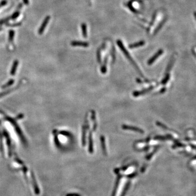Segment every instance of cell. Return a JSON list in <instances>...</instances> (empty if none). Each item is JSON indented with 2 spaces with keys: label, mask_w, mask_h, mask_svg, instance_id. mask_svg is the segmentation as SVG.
<instances>
[{
  "label": "cell",
  "mask_w": 196,
  "mask_h": 196,
  "mask_svg": "<svg viewBox=\"0 0 196 196\" xmlns=\"http://www.w3.org/2000/svg\"><path fill=\"white\" fill-rule=\"evenodd\" d=\"M81 29H82L83 36L85 38H86L87 37V26L85 23H82L81 25Z\"/></svg>",
  "instance_id": "obj_15"
},
{
  "label": "cell",
  "mask_w": 196,
  "mask_h": 196,
  "mask_svg": "<svg viewBox=\"0 0 196 196\" xmlns=\"http://www.w3.org/2000/svg\"><path fill=\"white\" fill-rule=\"evenodd\" d=\"M89 152L90 153H93V137L92 131L89 132Z\"/></svg>",
  "instance_id": "obj_9"
},
{
  "label": "cell",
  "mask_w": 196,
  "mask_h": 196,
  "mask_svg": "<svg viewBox=\"0 0 196 196\" xmlns=\"http://www.w3.org/2000/svg\"><path fill=\"white\" fill-rule=\"evenodd\" d=\"M72 45L73 47H88L89 43L84 41H74L72 42Z\"/></svg>",
  "instance_id": "obj_7"
},
{
  "label": "cell",
  "mask_w": 196,
  "mask_h": 196,
  "mask_svg": "<svg viewBox=\"0 0 196 196\" xmlns=\"http://www.w3.org/2000/svg\"><path fill=\"white\" fill-rule=\"evenodd\" d=\"M60 134L66 136H70V133L67 131H62L60 132Z\"/></svg>",
  "instance_id": "obj_20"
},
{
  "label": "cell",
  "mask_w": 196,
  "mask_h": 196,
  "mask_svg": "<svg viewBox=\"0 0 196 196\" xmlns=\"http://www.w3.org/2000/svg\"><path fill=\"white\" fill-rule=\"evenodd\" d=\"M91 119L93 121V130L94 131H96V128H97V122H96V112L94 110L91 111Z\"/></svg>",
  "instance_id": "obj_8"
},
{
  "label": "cell",
  "mask_w": 196,
  "mask_h": 196,
  "mask_svg": "<svg viewBox=\"0 0 196 196\" xmlns=\"http://www.w3.org/2000/svg\"><path fill=\"white\" fill-rule=\"evenodd\" d=\"M174 59H171V61H170V62L169 65H168L166 71V74L169 73L170 71V69H171V68H172V66H173V63H174Z\"/></svg>",
  "instance_id": "obj_17"
},
{
  "label": "cell",
  "mask_w": 196,
  "mask_h": 196,
  "mask_svg": "<svg viewBox=\"0 0 196 196\" xmlns=\"http://www.w3.org/2000/svg\"><path fill=\"white\" fill-rule=\"evenodd\" d=\"M14 36V32L11 30L9 32V41L12 42L13 41Z\"/></svg>",
  "instance_id": "obj_18"
},
{
  "label": "cell",
  "mask_w": 196,
  "mask_h": 196,
  "mask_svg": "<svg viewBox=\"0 0 196 196\" xmlns=\"http://www.w3.org/2000/svg\"><path fill=\"white\" fill-rule=\"evenodd\" d=\"M117 45H118L120 49L121 50L122 52H123L124 55L125 56V57H127L128 59L129 60V62H130L131 63L132 65L134 66V67L135 68V69L136 70L138 73L139 74L140 76L142 77V78H144V75H143L142 72H141V70L139 69L138 67L137 66V65L136 63V62H135L134 60L132 59V58L131 56H130V54L129 53V52L128 51L127 49H125V47H124V45L123 44L122 41L121 40H118L117 41Z\"/></svg>",
  "instance_id": "obj_1"
},
{
  "label": "cell",
  "mask_w": 196,
  "mask_h": 196,
  "mask_svg": "<svg viewBox=\"0 0 196 196\" xmlns=\"http://www.w3.org/2000/svg\"><path fill=\"white\" fill-rule=\"evenodd\" d=\"M101 143V147L103 150V152L106 154V144H105V137L103 136V135L101 136L100 137Z\"/></svg>",
  "instance_id": "obj_13"
},
{
  "label": "cell",
  "mask_w": 196,
  "mask_h": 196,
  "mask_svg": "<svg viewBox=\"0 0 196 196\" xmlns=\"http://www.w3.org/2000/svg\"><path fill=\"white\" fill-rule=\"evenodd\" d=\"M166 90V88H163V89H161L160 90V92H159V93H160V94H163V93H165V92Z\"/></svg>",
  "instance_id": "obj_22"
},
{
  "label": "cell",
  "mask_w": 196,
  "mask_h": 196,
  "mask_svg": "<svg viewBox=\"0 0 196 196\" xmlns=\"http://www.w3.org/2000/svg\"><path fill=\"white\" fill-rule=\"evenodd\" d=\"M145 44V41L143 40H141V41H138L136 43L134 44H131L129 45V47L130 49H134V48H137L138 47H142L143 45H144Z\"/></svg>",
  "instance_id": "obj_12"
},
{
  "label": "cell",
  "mask_w": 196,
  "mask_h": 196,
  "mask_svg": "<svg viewBox=\"0 0 196 196\" xmlns=\"http://www.w3.org/2000/svg\"><path fill=\"white\" fill-rule=\"evenodd\" d=\"M195 14V17H196V13H195V14Z\"/></svg>",
  "instance_id": "obj_23"
},
{
  "label": "cell",
  "mask_w": 196,
  "mask_h": 196,
  "mask_svg": "<svg viewBox=\"0 0 196 196\" xmlns=\"http://www.w3.org/2000/svg\"><path fill=\"white\" fill-rule=\"evenodd\" d=\"M170 74L169 73L166 74L165 77V78L163 79V81H161V83H162L163 85H166L168 81H169L170 79Z\"/></svg>",
  "instance_id": "obj_16"
},
{
  "label": "cell",
  "mask_w": 196,
  "mask_h": 196,
  "mask_svg": "<svg viewBox=\"0 0 196 196\" xmlns=\"http://www.w3.org/2000/svg\"><path fill=\"white\" fill-rule=\"evenodd\" d=\"M87 127L86 125H83L82 127V144L83 146H85L86 138V132H87Z\"/></svg>",
  "instance_id": "obj_11"
},
{
  "label": "cell",
  "mask_w": 196,
  "mask_h": 196,
  "mask_svg": "<svg viewBox=\"0 0 196 196\" xmlns=\"http://www.w3.org/2000/svg\"><path fill=\"white\" fill-rule=\"evenodd\" d=\"M6 4H7V1H5V0L1 2L0 3V8H1L3 6L5 5Z\"/></svg>",
  "instance_id": "obj_21"
},
{
  "label": "cell",
  "mask_w": 196,
  "mask_h": 196,
  "mask_svg": "<svg viewBox=\"0 0 196 196\" xmlns=\"http://www.w3.org/2000/svg\"><path fill=\"white\" fill-rule=\"evenodd\" d=\"M128 179L125 177H122L119 182L117 188L116 192L114 196H121L127 183Z\"/></svg>",
  "instance_id": "obj_2"
},
{
  "label": "cell",
  "mask_w": 196,
  "mask_h": 196,
  "mask_svg": "<svg viewBox=\"0 0 196 196\" xmlns=\"http://www.w3.org/2000/svg\"><path fill=\"white\" fill-rule=\"evenodd\" d=\"M97 60H98V63H99V64H101V63L100 52V50H98V52H97Z\"/></svg>",
  "instance_id": "obj_19"
},
{
  "label": "cell",
  "mask_w": 196,
  "mask_h": 196,
  "mask_svg": "<svg viewBox=\"0 0 196 196\" xmlns=\"http://www.w3.org/2000/svg\"><path fill=\"white\" fill-rule=\"evenodd\" d=\"M121 128L124 130H131V131H133L136 132L140 133L142 134L145 133V131L142 129L137 128V127H134V126H130V125L124 124L121 126Z\"/></svg>",
  "instance_id": "obj_4"
},
{
  "label": "cell",
  "mask_w": 196,
  "mask_h": 196,
  "mask_svg": "<svg viewBox=\"0 0 196 196\" xmlns=\"http://www.w3.org/2000/svg\"><path fill=\"white\" fill-rule=\"evenodd\" d=\"M155 87H156V86H150L149 88H146V89L140 90V91H135L133 93V96L134 97H138L139 96L145 95V94H147V93L150 92V91L153 90L155 88Z\"/></svg>",
  "instance_id": "obj_3"
},
{
  "label": "cell",
  "mask_w": 196,
  "mask_h": 196,
  "mask_svg": "<svg viewBox=\"0 0 196 196\" xmlns=\"http://www.w3.org/2000/svg\"><path fill=\"white\" fill-rule=\"evenodd\" d=\"M50 19V16H47L44 19V20L43 21V23L41 25V26H40V29L38 30V33L40 34H41L44 32V30L46 28L47 24L49 23Z\"/></svg>",
  "instance_id": "obj_6"
},
{
  "label": "cell",
  "mask_w": 196,
  "mask_h": 196,
  "mask_svg": "<svg viewBox=\"0 0 196 196\" xmlns=\"http://www.w3.org/2000/svg\"><path fill=\"white\" fill-rule=\"evenodd\" d=\"M107 57H106L104 61V63L101 68V72L103 74H105L107 72Z\"/></svg>",
  "instance_id": "obj_14"
},
{
  "label": "cell",
  "mask_w": 196,
  "mask_h": 196,
  "mask_svg": "<svg viewBox=\"0 0 196 196\" xmlns=\"http://www.w3.org/2000/svg\"><path fill=\"white\" fill-rule=\"evenodd\" d=\"M155 140H159V141H166L167 139H173V137L170 135H167L165 136H157L154 138Z\"/></svg>",
  "instance_id": "obj_10"
},
{
  "label": "cell",
  "mask_w": 196,
  "mask_h": 196,
  "mask_svg": "<svg viewBox=\"0 0 196 196\" xmlns=\"http://www.w3.org/2000/svg\"><path fill=\"white\" fill-rule=\"evenodd\" d=\"M163 50H162V49H160V50H159L153 56H152V58H150L149 60H148V65H152V64H153L154 62H155V61L156 60V59L159 58V57H160V56L161 55H162V54H163Z\"/></svg>",
  "instance_id": "obj_5"
}]
</instances>
